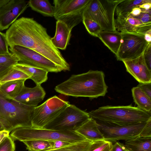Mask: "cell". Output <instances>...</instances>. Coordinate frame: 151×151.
I'll return each mask as SVG.
<instances>
[{
  "mask_svg": "<svg viewBox=\"0 0 151 151\" xmlns=\"http://www.w3.org/2000/svg\"><path fill=\"white\" fill-rule=\"evenodd\" d=\"M137 86L139 87L151 99V83H139Z\"/></svg>",
  "mask_w": 151,
  "mask_h": 151,
  "instance_id": "cell-38",
  "label": "cell"
},
{
  "mask_svg": "<svg viewBox=\"0 0 151 151\" xmlns=\"http://www.w3.org/2000/svg\"><path fill=\"white\" fill-rule=\"evenodd\" d=\"M124 145L129 151H151V137L139 136L125 140Z\"/></svg>",
  "mask_w": 151,
  "mask_h": 151,
  "instance_id": "cell-22",
  "label": "cell"
},
{
  "mask_svg": "<svg viewBox=\"0 0 151 151\" xmlns=\"http://www.w3.org/2000/svg\"><path fill=\"white\" fill-rule=\"evenodd\" d=\"M142 9V12L138 16L135 17L146 24H151V9L146 10Z\"/></svg>",
  "mask_w": 151,
  "mask_h": 151,
  "instance_id": "cell-34",
  "label": "cell"
},
{
  "mask_svg": "<svg viewBox=\"0 0 151 151\" xmlns=\"http://www.w3.org/2000/svg\"><path fill=\"white\" fill-rule=\"evenodd\" d=\"M123 0H92L84 12L83 19L96 22L102 31H115V9Z\"/></svg>",
  "mask_w": 151,
  "mask_h": 151,
  "instance_id": "cell-6",
  "label": "cell"
},
{
  "mask_svg": "<svg viewBox=\"0 0 151 151\" xmlns=\"http://www.w3.org/2000/svg\"><path fill=\"white\" fill-rule=\"evenodd\" d=\"M14 140L10 135L7 137L0 144V151H15Z\"/></svg>",
  "mask_w": 151,
  "mask_h": 151,
  "instance_id": "cell-32",
  "label": "cell"
},
{
  "mask_svg": "<svg viewBox=\"0 0 151 151\" xmlns=\"http://www.w3.org/2000/svg\"><path fill=\"white\" fill-rule=\"evenodd\" d=\"M102 71L90 70L88 72L72 75L68 79L56 86L55 90L62 94L91 99L105 96L108 86Z\"/></svg>",
  "mask_w": 151,
  "mask_h": 151,
  "instance_id": "cell-2",
  "label": "cell"
},
{
  "mask_svg": "<svg viewBox=\"0 0 151 151\" xmlns=\"http://www.w3.org/2000/svg\"><path fill=\"white\" fill-rule=\"evenodd\" d=\"M34 107L6 99L0 92V123L5 130L31 127Z\"/></svg>",
  "mask_w": 151,
  "mask_h": 151,
  "instance_id": "cell-4",
  "label": "cell"
},
{
  "mask_svg": "<svg viewBox=\"0 0 151 151\" xmlns=\"http://www.w3.org/2000/svg\"><path fill=\"white\" fill-rule=\"evenodd\" d=\"M29 151H43L51 147L52 141H47L40 140H30L23 141Z\"/></svg>",
  "mask_w": 151,
  "mask_h": 151,
  "instance_id": "cell-26",
  "label": "cell"
},
{
  "mask_svg": "<svg viewBox=\"0 0 151 151\" xmlns=\"http://www.w3.org/2000/svg\"><path fill=\"white\" fill-rule=\"evenodd\" d=\"M92 142L86 139L61 148L47 151H88Z\"/></svg>",
  "mask_w": 151,
  "mask_h": 151,
  "instance_id": "cell-27",
  "label": "cell"
},
{
  "mask_svg": "<svg viewBox=\"0 0 151 151\" xmlns=\"http://www.w3.org/2000/svg\"><path fill=\"white\" fill-rule=\"evenodd\" d=\"M143 55L145 60L147 67L151 71V43H149L145 50Z\"/></svg>",
  "mask_w": 151,
  "mask_h": 151,
  "instance_id": "cell-37",
  "label": "cell"
},
{
  "mask_svg": "<svg viewBox=\"0 0 151 151\" xmlns=\"http://www.w3.org/2000/svg\"><path fill=\"white\" fill-rule=\"evenodd\" d=\"M112 142L103 139L93 142L88 151H111Z\"/></svg>",
  "mask_w": 151,
  "mask_h": 151,
  "instance_id": "cell-29",
  "label": "cell"
},
{
  "mask_svg": "<svg viewBox=\"0 0 151 151\" xmlns=\"http://www.w3.org/2000/svg\"><path fill=\"white\" fill-rule=\"evenodd\" d=\"M26 80L20 79L8 81L0 84V92L6 99L12 100L20 93Z\"/></svg>",
  "mask_w": 151,
  "mask_h": 151,
  "instance_id": "cell-21",
  "label": "cell"
},
{
  "mask_svg": "<svg viewBox=\"0 0 151 151\" xmlns=\"http://www.w3.org/2000/svg\"><path fill=\"white\" fill-rule=\"evenodd\" d=\"M9 46L24 47L39 53L53 63L62 70H69V64L58 49L53 45L47 29L33 18L22 17L6 30Z\"/></svg>",
  "mask_w": 151,
  "mask_h": 151,
  "instance_id": "cell-1",
  "label": "cell"
},
{
  "mask_svg": "<svg viewBox=\"0 0 151 151\" xmlns=\"http://www.w3.org/2000/svg\"><path fill=\"white\" fill-rule=\"evenodd\" d=\"M132 97L137 107L145 111L151 112V99L139 87L136 86L132 89Z\"/></svg>",
  "mask_w": 151,
  "mask_h": 151,
  "instance_id": "cell-23",
  "label": "cell"
},
{
  "mask_svg": "<svg viewBox=\"0 0 151 151\" xmlns=\"http://www.w3.org/2000/svg\"><path fill=\"white\" fill-rule=\"evenodd\" d=\"M147 122L122 126H109L98 124L104 139L112 141L127 140L139 136Z\"/></svg>",
  "mask_w": 151,
  "mask_h": 151,
  "instance_id": "cell-12",
  "label": "cell"
},
{
  "mask_svg": "<svg viewBox=\"0 0 151 151\" xmlns=\"http://www.w3.org/2000/svg\"><path fill=\"white\" fill-rule=\"evenodd\" d=\"M9 49L18 58L19 63L41 68L48 72L58 73L62 70L50 60L30 49L15 45Z\"/></svg>",
  "mask_w": 151,
  "mask_h": 151,
  "instance_id": "cell-11",
  "label": "cell"
},
{
  "mask_svg": "<svg viewBox=\"0 0 151 151\" xmlns=\"http://www.w3.org/2000/svg\"><path fill=\"white\" fill-rule=\"evenodd\" d=\"M88 113L97 124L109 126L131 125L151 119V112L131 105L103 106Z\"/></svg>",
  "mask_w": 151,
  "mask_h": 151,
  "instance_id": "cell-3",
  "label": "cell"
},
{
  "mask_svg": "<svg viewBox=\"0 0 151 151\" xmlns=\"http://www.w3.org/2000/svg\"><path fill=\"white\" fill-rule=\"evenodd\" d=\"M92 0H54V17L71 30L83 19L84 11Z\"/></svg>",
  "mask_w": 151,
  "mask_h": 151,
  "instance_id": "cell-7",
  "label": "cell"
},
{
  "mask_svg": "<svg viewBox=\"0 0 151 151\" xmlns=\"http://www.w3.org/2000/svg\"><path fill=\"white\" fill-rule=\"evenodd\" d=\"M5 34L0 31V54H7L10 53Z\"/></svg>",
  "mask_w": 151,
  "mask_h": 151,
  "instance_id": "cell-33",
  "label": "cell"
},
{
  "mask_svg": "<svg viewBox=\"0 0 151 151\" xmlns=\"http://www.w3.org/2000/svg\"><path fill=\"white\" fill-rule=\"evenodd\" d=\"M29 1L0 0V31L8 29L29 6Z\"/></svg>",
  "mask_w": 151,
  "mask_h": 151,
  "instance_id": "cell-13",
  "label": "cell"
},
{
  "mask_svg": "<svg viewBox=\"0 0 151 151\" xmlns=\"http://www.w3.org/2000/svg\"><path fill=\"white\" fill-rule=\"evenodd\" d=\"M123 62L127 71L139 83H151V71L147 65L143 54L134 59Z\"/></svg>",
  "mask_w": 151,
  "mask_h": 151,
  "instance_id": "cell-15",
  "label": "cell"
},
{
  "mask_svg": "<svg viewBox=\"0 0 151 151\" xmlns=\"http://www.w3.org/2000/svg\"><path fill=\"white\" fill-rule=\"evenodd\" d=\"M71 31L72 30L64 22L57 20L55 35L51 39L55 47L58 49L65 50L69 44Z\"/></svg>",
  "mask_w": 151,
  "mask_h": 151,
  "instance_id": "cell-17",
  "label": "cell"
},
{
  "mask_svg": "<svg viewBox=\"0 0 151 151\" xmlns=\"http://www.w3.org/2000/svg\"><path fill=\"white\" fill-rule=\"evenodd\" d=\"M122 40L116 55L118 60L122 62L134 59L143 55L148 43L144 35L127 32H121Z\"/></svg>",
  "mask_w": 151,
  "mask_h": 151,
  "instance_id": "cell-10",
  "label": "cell"
},
{
  "mask_svg": "<svg viewBox=\"0 0 151 151\" xmlns=\"http://www.w3.org/2000/svg\"><path fill=\"white\" fill-rule=\"evenodd\" d=\"M82 22L87 31L93 36L98 37L99 34L102 31L100 26L93 21L83 19Z\"/></svg>",
  "mask_w": 151,
  "mask_h": 151,
  "instance_id": "cell-30",
  "label": "cell"
},
{
  "mask_svg": "<svg viewBox=\"0 0 151 151\" xmlns=\"http://www.w3.org/2000/svg\"><path fill=\"white\" fill-rule=\"evenodd\" d=\"M3 131H2V132H0V134Z\"/></svg>",
  "mask_w": 151,
  "mask_h": 151,
  "instance_id": "cell-46",
  "label": "cell"
},
{
  "mask_svg": "<svg viewBox=\"0 0 151 151\" xmlns=\"http://www.w3.org/2000/svg\"><path fill=\"white\" fill-rule=\"evenodd\" d=\"M4 129L2 125L0 123V132H1L3 131L4 130Z\"/></svg>",
  "mask_w": 151,
  "mask_h": 151,
  "instance_id": "cell-45",
  "label": "cell"
},
{
  "mask_svg": "<svg viewBox=\"0 0 151 151\" xmlns=\"http://www.w3.org/2000/svg\"><path fill=\"white\" fill-rule=\"evenodd\" d=\"M144 36L145 40L148 43L151 42V29L146 32Z\"/></svg>",
  "mask_w": 151,
  "mask_h": 151,
  "instance_id": "cell-42",
  "label": "cell"
},
{
  "mask_svg": "<svg viewBox=\"0 0 151 151\" xmlns=\"http://www.w3.org/2000/svg\"><path fill=\"white\" fill-rule=\"evenodd\" d=\"M142 12V9L137 6L133 8L130 13L133 16L136 17L139 15Z\"/></svg>",
  "mask_w": 151,
  "mask_h": 151,
  "instance_id": "cell-41",
  "label": "cell"
},
{
  "mask_svg": "<svg viewBox=\"0 0 151 151\" xmlns=\"http://www.w3.org/2000/svg\"><path fill=\"white\" fill-rule=\"evenodd\" d=\"M146 3H151V0H123L116 6L114 16H123L130 13L132 9Z\"/></svg>",
  "mask_w": 151,
  "mask_h": 151,
  "instance_id": "cell-25",
  "label": "cell"
},
{
  "mask_svg": "<svg viewBox=\"0 0 151 151\" xmlns=\"http://www.w3.org/2000/svg\"><path fill=\"white\" fill-rule=\"evenodd\" d=\"M69 104L68 102L55 96L41 105L34 107L31 118V127L43 129Z\"/></svg>",
  "mask_w": 151,
  "mask_h": 151,
  "instance_id": "cell-8",
  "label": "cell"
},
{
  "mask_svg": "<svg viewBox=\"0 0 151 151\" xmlns=\"http://www.w3.org/2000/svg\"><path fill=\"white\" fill-rule=\"evenodd\" d=\"M139 8L146 10L151 9V3H146L137 6Z\"/></svg>",
  "mask_w": 151,
  "mask_h": 151,
  "instance_id": "cell-44",
  "label": "cell"
},
{
  "mask_svg": "<svg viewBox=\"0 0 151 151\" xmlns=\"http://www.w3.org/2000/svg\"><path fill=\"white\" fill-rule=\"evenodd\" d=\"M10 136L14 140L21 142L30 140H60L75 143L87 139L75 131L38 129L31 127L17 128L12 131Z\"/></svg>",
  "mask_w": 151,
  "mask_h": 151,
  "instance_id": "cell-5",
  "label": "cell"
},
{
  "mask_svg": "<svg viewBox=\"0 0 151 151\" xmlns=\"http://www.w3.org/2000/svg\"><path fill=\"white\" fill-rule=\"evenodd\" d=\"M87 139L92 142L105 139L95 120L90 118L76 131Z\"/></svg>",
  "mask_w": 151,
  "mask_h": 151,
  "instance_id": "cell-18",
  "label": "cell"
},
{
  "mask_svg": "<svg viewBox=\"0 0 151 151\" xmlns=\"http://www.w3.org/2000/svg\"><path fill=\"white\" fill-rule=\"evenodd\" d=\"M13 67L23 72L30 77L36 85H41L47 81L48 72L38 67L18 63Z\"/></svg>",
  "mask_w": 151,
  "mask_h": 151,
  "instance_id": "cell-19",
  "label": "cell"
},
{
  "mask_svg": "<svg viewBox=\"0 0 151 151\" xmlns=\"http://www.w3.org/2000/svg\"><path fill=\"white\" fill-rule=\"evenodd\" d=\"M52 145L51 147L43 151L55 150L65 147L74 143L68 141L60 140L52 141Z\"/></svg>",
  "mask_w": 151,
  "mask_h": 151,
  "instance_id": "cell-35",
  "label": "cell"
},
{
  "mask_svg": "<svg viewBox=\"0 0 151 151\" xmlns=\"http://www.w3.org/2000/svg\"><path fill=\"white\" fill-rule=\"evenodd\" d=\"M30 77L19 69L12 67L8 72L0 80V84L20 79H29Z\"/></svg>",
  "mask_w": 151,
  "mask_h": 151,
  "instance_id": "cell-28",
  "label": "cell"
},
{
  "mask_svg": "<svg viewBox=\"0 0 151 151\" xmlns=\"http://www.w3.org/2000/svg\"><path fill=\"white\" fill-rule=\"evenodd\" d=\"M115 29L121 32H127L144 35L151 29V24H146L129 13L115 18Z\"/></svg>",
  "mask_w": 151,
  "mask_h": 151,
  "instance_id": "cell-14",
  "label": "cell"
},
{
  "mask_svg": "<svg viewBox=\"0 0 151 151\" xmlns=\"http://www.w3.org/2000/svg\"><path fill=\"white\" fill-rule=\"evenodd\" d=\"M139 136L144 137H151V119L147 122L141 132Z\"/></svg>",
  "mask_w": 151,
  "mask_h": 151,
  "instance_id": "cell-36",
  "label": "cell"
},
{
  "mask_svg": "<svg viewBox=\"0 0 151 151\" xmlns=\"http://www.w3.org/2000/svg\"><path fill=\"white\" fill-rule=\"evenodd\" d=\"M45 94V92L41 85H36L33 88L24 86L19 94L12 100L35 107L43 100Z\"/></svg>",
  "mask_w": 151,
  "mask_h": 151,
  "instance_id": "cell-16",
  "label": "cell"
},
{
  "mask_svg": "<svg viewBox=\"0 0 151 151\" xmlns=\"http://www.w3.org/2000/svg\"><path fill=\"white\" fill-rule=\"evenodd\" d=\"M9 132L5 130L2 132L0 134V144L9 135Z\"/></svg>",
  "mask_w": 151,
  "mask_h": 151,
  "instance_id": "cell-43",
  "label": "cell"
},
{
  "mask_svg": "<svg viewBox=\"0 0 151 151\" xmlns=\"http://www.w3.org/2000/svg\"><path fill=\"white\" fill-rule=\"evenodd\" d=\"M111 151H129L125 145L119 142L113 145Z\"/></svg>",
  "mask_w": 151,
  "mask_h": 151,
  "instance_id": "cell-39",
  "label": "cell"
},
{
  "mask_svg": "<svg viewBox=\"0 0 151 151\" xmlns=\"http://www.w3.org/2000/svg\"><path fill=\"white\" fill-rule=\"evenodd\" d=\"M13 66L9 67L0 65V80L11 69Z\"/></svg>",
  "mask_w": 151,
  "mask_h": 151,
  "instance_id": "cell-40",
  "label": "cell"
},
{
  "mask_svg": "<svg viewBox=\"0 0 151 151\" xmlns=\"http://www.w3.org/2000/svg\"><path fill=\"white\" fill-rule=\"evenodd\" d=\"M98 37L116 55L119 49L122 40L121 32L114 31H102Z\"/></svg>",
  "mask_w": 151,
  "mask_h": 151,
  "instance_id": "cell-20",
  "label": "cell"
},
{
  "mask_svg": "<svg viewBox=\"0 0 151 151\" xmlns=\"http://www.w3.org/2000/svg\"><path fill=\"white\" fill-rule=\"evenodd\" d=\"M19 62L18 58L11 52L7 54H0V65L12 67Z\"/></svg>",
  "mask_w": 151,
  "mask_h": 151,
  "instance_id": "cell-31",
  "label": "cell"
},
{
  "mask_svg": "<svg viewBox=\"0 0 151 151\" xmlns=\"http://www.w3.org/2000/svg\"><path fill=\"white\" fill-rule=\"evenodd\" d=\"M29 6L31 9L43 16L53 17L54 14V6L51 5L48 0H30Z\"/></svg>",
  "mask_w": 151,
  "mask_h": 151,
  "instance_id": "cell-24",
  "label": "cell"
},
{
  "mask_svg": "<svg viewBox=\"0 0 151 151\" xmlns=\"http://www.w3.org/2000/svg\"><path fill=\"white\" fill-rule=\"evenodd\" d=\"M90 118L88 113L69 104L44 128L75 131Z\"/></svg>",
  "mask_w": 151,
  "mask_h": 151,
  "instance_id": "cell-9",
  "label": "cell"
}]
</instances>
